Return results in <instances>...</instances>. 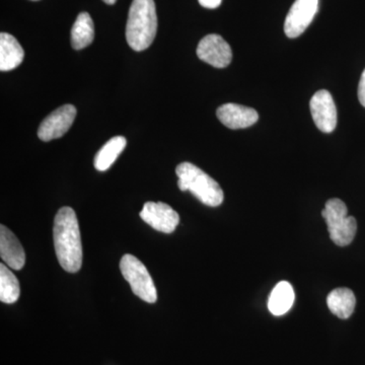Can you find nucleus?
<instances>
[{
    "instance_id": "nucleus-15",
    "label": "nucleus",
    "mask_w": 365,
    "mask_h": 365,
    "mask_svg": "<svg viewBox=\"0 0 365 365\" xmlns=\"http://www.w3.org/2000/svg\"><path fill=\"white\" fill-rule=\"evenodd\" d=\"M294 290L289 282L281 281L273 288L268 300V309L274 316H283L294 302Z\"/></svg>"
},
{
    "instance_id": "nucleus-3",
    "label": "nucleus",
    "mask_w": 365,
    "mask_h": 365,
    "mask_svg": "<svg viewBox=\"0 0 365 365\" xmlns=\"http://www.w3.org/2000/svg\"><path fill=\"white\" fill-rule=\"evenodd\" d=\"M176 174L179 178L178 186L181 191H190L205 205L217 207L223 202L225 194L220 184L191 163L178 165Z\"/></svg>"
},
{
    "instance_id": "nucleus-17",
    "label": "nucleus",
    "mask_w": 365,
    "mask_h": 365,
    "mask_svg": "<svg viewBox=\"0 0 365 365\" xmlns=\"http://www.w3.org/2000/svg\"><path fill=\"white\" fill-rule=\"evenodd\" d=\"M126 138L123 136H115L110 139L96 155L93 160L96 169L100 172H105L110 169L126 148Z\"/></svg>"
},
{
    "instance_id": "nucleus-21",
    "label": "nucleus",
    "mask_w": 365,
    "mask_h": 365,
    "mask_svg": "<svg viewBox=\"0 0 365 365\" xmlns=\"http://www.w3.org/2000/svg\"><path fill=\"white\" fill-rule=\"evenodd\" d=\"M103 1H104L105 4H110V6H112V4H114L115 2L117 1V0H103Z\"/></svg>"
},
{
    "instance_id": "nucleus-7",
    "label": "nucleus",
    "mask_w": 365,
    "mask_h": 365,
    "mask_svg": "<svg viewBox=\"0 0 365 365\" xmlns=\"http://www.w3.org/2000/svg\"><path fill=\"white\" fill-rule=\"evenodd\" d=\"M319 0H295L284 23V32L290 39L299 37L318 13Z\"/></svg>"
},
{
    "instance_id": "nucleus-20",
    "label": "nucleus",
    "mask_w": 365,
    "mask_h": 365,
    "mask_svg": "<svg viewBox=\"0 0 365 365\" xmlns=\"http://www.w3.org/2000/svg\"><path fill=\"white\" fill-rule=\"evenodd\" d=\"M199 4L205 9H217L222 4V0H198Z\"/></svg>"
},
{
    "instance_id": "nucleus-12",
    "label": "nucleus",
    "mask_w": 365,
    "mask_h": 365,
    "mask_svg": "<svg viewBox=\"0 0 365 365\" xmlns=\"http://www.w3.org/2000/svg\"><path fill=\"white\" fill-rule=\"evenodd\" d=\"M0 256L4 263L14 270L25 266L26 254L18 237L4 225L0 227Z\"/></svg>"
},
{
    "instance_id": "nucleus-16",
    "label": "nucleus",
    "mask_w": 365,
    "mask_h": 365,
    "mask_svg": "<svg viewBox=\"0 0 365 365\" xmlns=\"http://www.w3.org/2000/svg\"><path fill=\"white\" fill-rule=\"evenodd\" d=\"M95 39V26L90 14L81 13L78 16L71 29V45L73 49L88 47Z\"/></svg>"
},
{
    "instance_id": "nucleus-6",
    "label": "nucleus",
    "mask_w": 365,
    "mask_h": 365,
    "mask_svg": "<svg viewBox=\"0 0 365 365\" xmlns=\"http://www.w3.org/2000/svg\"><path fill=\"white\" fill-rule=\"evenodd\" d=\"M199 59L216 68H225L232 60V51L230 44L222 36L211 34L204 37L197 47Z\"/></svg>"
},
{
    "instance_id": "nucleus-9",
    "label": "nucleus",
    "mask_w": 365,
    "mask_h": 365,
    "mask_svg": "<svg viewBox=\"0 0 365 365\" xmlns=\"http://www.w3.org/2000/svg\"><path fill=\"white\" fill-rule=\"evenodd\" d=\"M312 117L319 131L331 133L337 126V109L332 95L328 91H317L312 98Z\"/></svg>"
},
{
    "instance_id": "nucleus-8",
    "label": "nucleus",
    "mask_w": 365,
    "mask_h": 365,
    "mask_svg": "<svg viewBox=\"0 0 365 365\" xmlns=\"http://www.w3.org/2000/svg\"><path fill=\"white\" fill-rule=\"evenodd\" d=\"M76 117V108L73 105L62 106L45 118L44 121L40 125L38 136L41 140L46 143L60 138L69 130Z\"/></svg>"
},
{
    "instance_id": "nucleus-10",
    "label": "nucleus",
    "mask_w": 365,
    "mask_h": 365,
    "mask_svg": "<svg viewBox=\"0 0 365 365\" xmlns=\"http://www.w3.org/2000/svg\"><path fill=\"white\" fill-rule=\"evenodd\" d=\"M141 220L153 230L172 234L180 222V216L170 205L163 202H146L140 212Z\"/></svg>"
},
{
    "instance_id": "nucleus-11",
    "label": "nucleus",
    "mask_w": 365,
    "mask_h": 365,
    "mask_svg": "<svg viewBox=\"0 0 365 365\" xmlns=\"http://www.w3.org/2000/svg\"><path fill=\"white\" fill-rule=\"evenodd\" d=\"M216 116L225 126L234 130L253 126L259 119L256 110L234 103L220 106L216 111Z\"/></svg>"
},
{
    "instance_id": "nucleus-2",
    "label": "nucleus",
    "mask_w": 365,
    "mask_h": 365,
    "mask_svg": "<svg viewBox=\"0 0 365 365\" xmlns=\"http://www.w3.org/2000/svg\"><path fill=\"white\" fill-rule=\"evenodd\" d=\"M158 31L157 9L153 0H133L129 9L126 40L134 51L148 49Z\"/></svg>"
},
{
    "instance_id": "nucleus-5",
    "label": "nucleus",
    "mask_w": 365,
    "mask_h": 365,
    "mask_svg": "<svg viewBox=\"0 0 365 365\" xmlns=\"http://www.w3.org/2000/svg\"><path fill=\"white\" fill-rule=\"evenodd\" d=\"M120 270L125 280L128 281L132 292L136 297L148 304H155L157 302V288L143 262L133 255H125L120 261Z\"/></svg>"
},
{
    "instance_id": "nucleus-14",
    "label": "nucleus",
    "mask_w": 365,
    "mask_h": 365,
    "mask_svg": "<svg viewBox=\"0 0 365 365\" xmlns=\"http://www.w3.org/2000/svg\"><path fill=\"white\" fill-rule=\"evenodd\" d=\"M327 304L336 317L346 319L350 318L354 312L356 299L349 288H336L327 297Z\"/></svg>"
},
{
    "instance_id": "nucleus-13",
    "label": "nucleus",
    "mask_w": 365,
    "mask_h": 365,
    "mask_svg": "<svg viewBox=\"0 0 365 365\" xmlns=\"http://www.w3.org/2000/svg\"><path fill=\"white\" fill-rule=\"evenodd\" d=\"M25 52L11 34H0V71H9L20 66Z\"/></svg>"
},
{
    "instance_id": "nucleus-1",
    "label": "nucleus",
    "mask_w": 365,
    "mask_h": 365,
    "mask_svg": "<svg viewBox=\"0 0 365 365\" xmlns=\"http://www.w3.org/2000/svg\"><path fill=\"white\" fill-rule=\"evenodd\" d=\"M53 237L60 266L67 272H78L83 265V246L78 220L73 209H59L55 216Z\"/></svg>"
},
{
    "instance_id": "nucleus-18",
    "label": "nucleus",
    "mask_w": 365,
    "mask_h": 365,
    "mask_svg": "<svg viewBox=\"0 0 365 365\" xmlns=\"http://www.w3.org/2000/svg\"><path fill=\"white\" fill-rule=\"evenodd\" d=\"M21 295L18 278L4 263L0 265V300L11 304L18 302Z\"/></svg>"
},
{
    "instance_id": "nucleus-19",
    "label": "nucleus",
    "mask_w": 365,
    "mask_h": 365,
    "mask_svg": "<svg viewBox=\"0 0 365 365\" xmlns=\"http://www.w3.org/2000/svg\"><path fill=\"white\" fill-rule=\"evenodd\" d=\"M359 98L360 104L365 108V69L362 72L359 86Z\"/></svg>"
},
{
    "instance_id": "nucleus-22",
    "label": "nucleus",
    "mask_w": 365,
    "mask_h": 365,
    "mask_svg": "<svg viewBox=\"0 0 365 365\" xmlns=\"http://www.w3.org/2000/svg\"><path fill=\"white\" fill-rule=\"evenodd\" d=\"M34 1H37V0H34Z\"/></svg>"
},
{
    "instance_id": "nucleus-4",
    "label": "nucleus",
    "mask_w": 365,
    "mask_h": 365,
    "mask_svg": "<svg viewBox=\"0 0 365 365\" xmlns=\"http://www.w3.org/2000/svg\"><path fill=\"white\" fill-rule=\"evenodd\" d=\"M322 215L325 218L334 244L339 247L351 244L356 235L357 222L353 216H348L347 206L342 200L333 198L327 201Z\"/></svg>"
}]
</instances>
